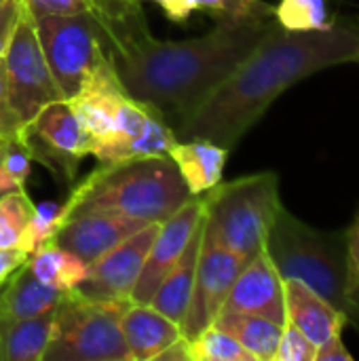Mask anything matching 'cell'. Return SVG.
Returning a JSON list of instances; mask_svg holds the SVG:
<instances>
[{"label":"cell","mask_w":359,"mask_h":361,"mask_svg":"<svg viewBox=\"0 0 359 361\" xmlns=\"http://www.w3.org/2000/svg\"><path fill=\"white\" fill-rule=\"evenodd\" d=\"M353 61H359V17H336L328 30L311 32L275 23L256 49L176 123V137H201L233 150L290 87L315 72Z\"/></svg>","instance_id":"1"},{"label":"cell","mask_w":359,"mask_h":361,"mask_svg":"<svg viewBox=\"0 0 359 361\" xmlns=\"http://www.w3.org/2000/svg\"><path fill=\"white\" fill-rule=\"evenodd\" d=\"M273 17L218 23L190 40H157L150 30L112 51L125 89L176 123L188 116L267 36Z\"/></svg>","instance_id":"2"},{"label":"cell","mask_w":359,"mask_h":361,"mask_svg":"<svg viewBox=\"0 0 359 361\" xmlns=\"http://www.w3.org/2000/svg\"><path fill=\"white\" fill-rule=\"evenodd\" d=\"M190 199L167 154L97 165L61 205V222L80 212H114L161 224Z\"/></svg>","instance_id":"3"},{"label":"cell","mask_w":359,"mask_h":361,"mask_svg":"<svg viewBox=\"0 0 359 361\" xmlns=\"http://www.w3.org/2000/svg\"><path fill=\"white\" fill-rule=\"evenodd\" d=\"M264 252L281 279H298L345 311L349 292L347 231L315 228L281 205L269 228Z\"/></svg>","instance_id":"4"},{"label":"cell","mask_w":359,"mask_h":361,"mask_svg":"<svg viewBox=\"0 0 359 361\" xmlns=\"http://www.w3.org/2000/svg\"><path fill=\"white\" fill-rule=\"evenodd\" d=\"M203 199L207 222L245 262L262 252L269 228L284 205L275 171L220 182Z\"/></svg>","instance_id":"5"},{"label":"cell","mask_w":359,"mask_h":361,"mask_svg":"<svg viewBox=\"0 0 359 361\" xmlns=\"http://www.w3.org/2000/svg\"><path fill=\"white\" fill-rule=\"evenodd\" d=\"M131 305L123 300H89L66 292L55 309L51 341L42 361H129L121 319Z\"/></svg>","instance_id":"6"},{"label":"cell","mask_w":359,"mask_h":361,"mask_svg":"<svg viewBox=\"0 0 359 361\" xmlns=\"http://www.w3.org/2000/svg\"><path fill=\"white\" fill-rule=\"evenodd\" d=\"M36 34L63 99H72L97 59L110 49L91 13L47 15L36 19Z\"/></svg>","instance_id":"7"},{"label":"cell","mask_w":359,"mask_h":361,"mask_svg":"<svg viewBox=\"0 0 359 361\" xmlns=\"http://www.w3.org/2000/svg\"><path fill=\"white\" fill-rule=\"evenodd\" d=\"M2 68L6 76L11 104L23 127L47 104L63 99L53 80L49 63L44 59V53L36 34V21L25 11V6L13 32L11 44L4 53Z\"/></svg>","instance_id":"8"},{"label":"cell","mask_w":359,"mask_h":361,"mask_svg":"<svg viewBox=\"0 0 359 361\" xmlns=\"http://www.w3.org/2000/svg\"><path fill=\"white\" fill-rule=\"evenodd\" d=\"M243 267L245 260L220 239L216 228L205 218V231L195 271L193 298L184 315V322L180 324L182 336L193 338L214 324Z\"/></svg>","instance_id":"9"},{"label":"cell","mask_w":359,"mask_h":361,"mask_svg":"<svg viewBox=\"0 0 359 361\" xmlns=\"http://www.w3.org/2000/svg\"><path fill=\"white\" fill-rule=\"evenodd\" d=\"M19 140L32 154V161L42 163L49 171L66 182H74L78 167L89 157V140L68 99L47 104L21 129Z\"/></svg>","instance_id":"10"},{"label":"cell","mask_w":359,"mask_h":361,"mask_svg":"<svg viewBox=\"0 0 359 361\" xmlns=\"http://www.w3.org/2000/svg\"><path fill=\"white\" fill-rule=\"evenodd\" d=\"M157 222L146 224L118 245H114L110 252H106L102 258H97L85 281L74 288V292L89 300H123L129 298L133 292V286L144 269L146 256L150 252V245L159 233Z\"/></svg>","instance_id":"11"},{"label":"cell","mask_w":359,"mask_h":361,"mask_svg":"<svg viewBox=\"0 0 359 361\" xmlns=\"http://www.w3.org/2000/svg\"><path fill=\"white\" fill-rule=\"evenodd\" d=\"M203 218H205V199L203 195H199V197H193L188 203H184L165 222H161L159 233L146 256L144 269L129 296L131 302H140V305L150 302L159 283L174 269V264L182 258L190 237L195 235Z\"/></svg>","instance_id":"12"},{"label":"cell","mask_w":359,"mask_h":361,"mask_svg":"<svg viewBox=\"0 0 359 361\" xmlns=\"http://www.w3.org/2000/svg\"><path fill=\"white\" fill-rule=\"evenodd\" d=\"M146 224L148 222L114 212H80L66 218L51 241L93 264L97 258Z\"/></svg>","instance_id":"13"},{"label":"cell","mask_w":359,"mask_h":361,"mask_svg":"<svg viewBox=\"0 0 359 361\" xmlns=\"http://www.w3.org/2000/svg\"><path fill=\"white\" fill-rule=\"evenodd\" d=\"M222 311L252 313L267 317L279 326L286 324L284 279L273 267L264 247L252 260L245 262L226 296Z\"/></svg>","instance_id":"14"},{"label":"cell","mask_w":359,"mask_h":361,"mask_svg":"<svg viewBox=\"0 0 359 361\" xmlns=\"http://www.w3.org/2000/svg\"><path fill=\"white\" fill-rule=\"evenodd\" d=\"M286 322L296 326L315 347L341 336L347 328L345 313L298 279H284Z\"/></svg>","instance_id":"15"},{"label":"cell","mask_w":359,"mask_h":361,"mask_svg":"<svg viewBox=\"0 0 359 361\" xmlns=\"http://www.w3.org/2000/svg\"><path fill=\"white\" fill-rule=\"evenodd\" d=\"M129 361H154L182 338V328L150 305L131 302L121 319Z\"/></svg>","instance_id":"16"},{"label":"cell","mask_w":359,"mask_h":361,"mask_svg":"<svg viewBox=\"0 0 359 361\" xmlns=\"http://www.w3.org/2000/svg\"><path fill=\"white\" fill-rule=\"evenodd\" d=\"M229 152L231 150L209 140L188 137V140H176L169 146L167 157L174 161L188 192L193 197H199L222 182Z\"/></svg>","instance_id":"17"},{"label":"cell","mask_w":359,"mask_h":361,"mask_svg":"<svg viewBox=\"0 0 359 361\" xmlns=\"http://www.w3.org/2000/svg\"><path fill=\"white\" fill-rule=\"evenodd\" d=\"M61 296V292L42 283L25 262L0 283V322L42 315L55 309Z\"/></svg>","instance_id":"18"},{"label":"cell","mask_w":359,"mask_h":361,"mask_svg":"<svg viewBox=\"0 0 359 361\" xmlns=\"http://www.w3.org/2000/svg\"><path fill=\"white\" fill-rule=\"evenodd\" d=\"M205 231V218L190 237L182 258L174 264V269L165 275V279L159 283L154 296L150 298V307L163 313L165 317L174 319L176 324L184 322V315L188 311L193 288H195V271H197V258L201 250V239Z\"/></svg>","instance_id":"19"},{"label":"cell","mask_w":359,"mask_h":361,"mask_svg":"<svg viewBox=\"0 0 359 361\" xmlns=\"http://www.w3.org/2000/svg\"><path fill=\"white\" fill-rule=\"evenodd\" d=\"M55 309L36 317L0 322V361L44 360L53 332Z\"/></svg>","instance_id":"20"},{"label":"cell","mask_w":359,"mask_h":361,"mask_svg":"<svg viewBox=\"0 0 359 361\" xmlns=\"http://www.w3.org/2000/svg\"><path fill=\"white\" fill-rule=\"evenodd\" d=\"M214 326L231 334L256 361L275 360L284 326L267 317L239 311H220Z\"/></svg>","instance_id":"21"},{"label":"cell","mask_w":359,"mask_h":361,"mask_svg":"<svg viewBox=\"0 0 359 361\" xmlns=\"http://www.w3.org/2000/svg\"><path fill=\"white\" fill-rule=\"evenodd\" d=\"M152 2H157L163 8V13L176 23L186 21L193 13H205L214 17L218 23L275 15L273 4L264 0H152Z\"/></svg>","instance_id":"22"},{"label":"cell","mask_w":359,"mask_h":361,"mask_svg":"<svg viewBox=\"0 0 359 361\" xmlns=\"http://www.w3.org/2000/svg\"><path fill=\"white\" fill-rule=\"evenodd\" d=\"M28 264L32 273L47 286L55 288L57 292L66 294L74 288H78L85 277L89 275L91 264L78 258L76 254L59 247L53 241H47L36 252L30 254Z\"/></svg>","instance_id":"23"},{"label":"cell","mask_w":359,"mask_h":361,"mask_svg":"<svg viewBox=\"0 0 359 361\" xmlns=\"http://www.w3.org/2000/svg\"><path fill=\"white\" fill-rule=\"evenodd\" d=\"M142 2L144 0H91V15L102 25L110 51L148 30Z\"/></svg>","instance_id":"24"},{"label":"cell","mask_w":359,"mask_h":361,"mask_svg":"<svg viewBox=\"0 0 359 361\" xmlns=\"http://www.w3.org/2000/svg\"><path fill=\"white\" fill-rule=\"evenodd\" d=\"M32 212L34 203L25 188L0 197V247H19L25 252Z\"/></svg>","instance_id":"25"},{"label":"cell","mask_w":359,"mask_h":361,"mask_svg":"<svg viewBox=\"0 0 359 361\" xmlns=\"http://www.w3.org/2000/svg\"><path fill=\"white\" fill-rule=\"evenodd\" d=\"M273 8L277 23L294 32L328 30L336 21L326 0H279Z\"/></svg>","instance_id":"26"},{"label":"cell","mask_w":359,"mask_h":361,"mask_svg":"<svg viewBox=\"0 0 359 361\" xmlns=\"http://www.w3.org/2000/svg\"><path fill=\"white\" fill-rule=\"evenodd\" d=\"M188 361H256L231 334L214 324L188 338Z\"/></svg>","instance_id":"27"},{"label":"cell","mask_w":359,"mask_h":361,"mask_svg":"<svg viewBox=\"0 0 359 361\" xmlns=\"http://www.w3.org/2000/svg\"><path fill=\"white\" fill-rule=\"evenodd\" d=\"M61 224V205L53 201H42L34 205L30 226H28V239H25V252L32 254L47 241H51Z\"/></svg>","instance_id":"28"},{"label":"cell","mask_w":359,"mask_h":361,"mask_svg":"<svg viewBox=\"0 0 359 361\" xmlns=\"http://www.w3.org/2000/svg\"><path fill=\"white\" fill-rule=\"evenodd\" d=\"M317 347L290 322L281 328V338L273 361H315Z\"/></svg>","instance_id":"29"},{"label":"cell","mask_w":359,"mask_h":361,"mask_svg":"<svg viewBox=\"0 0 359 361\" xmlns=\"http://www.w3.org/2000/svg\"><path fill=\"white\" fill-rule=\"evenodd\" d=\"M25 11L36 19L47 15H78L91 13V0H21Z\"/></svg>","instance_id":"30"},{"label":"cell","mask_w":359,"mask_h":361,"mask_svg":"<svg viewBox=\"0 0 359 361\" xmlns=\"http://www.w3.org/2000/svg\"><path fill=\"white\" fill-rule=\"evenodd\" d=\"M21 129H23V125H21V121H19L13 104H11L4 68L0 66V142L19 137L21 135Z\"/></svg>","instance_id":"31"},{"label":"cell","mask_w":359,"mask_h":361,"mask_svg":"<svg viewBox=\"0 0 359 361\" xmlns=\"http://www.w3.org/2000/svg\"><path fill=\"white\" fill-rule=\"evenodd\" d=\"M21 13H23L21 0H0V66H2L4 53L11 44V38L19 23Z\"/></svg>","instance_id":"32"},{"label":"cell","mask_w":359,"mask_h":361,"mask_svg":"<svg viewBox=\"0 0 359 361\" xmlns=\"http://www.w3.org/2000/svg\"><path fill=\"white\" fill-rule=\"evenodd\" d=\"M347 231V254H349V286L359 279V212Z\"/></svg>","instance_id":"33"},{"label":"cell","mask_w":359,"mask_h":361,"mask_svg":"<svg viewBox=\"0 0 359 361\" xmlns=\"http://www.w3.org/2000/svg\"><path fill=\"white\" fill-rule=\"evenodd\" d=\"M28 258H30V254L19 247H0V283L13 271H17L21 264H25Z\"/></svg>","instance_id":"34"},{"label":"cell","mask_w":359,"mask_h":361,"mask_svg":"<svg viewBox=\"0 0 359 361\" xmlns=\"http://www.w3.org/2000/svg\"><path fill=\"white\" fill-rule=\"evenodd\" d=\"M315 361H353V355L343 345V338L341 336H334L328 343H324V345L317 347Z\"/></svg>","instance_id":"35"},{"label":"cell","mask_w":359,"mask_h":361,"mask_svg":"<svg viewBox=\"0 0 359 361\" xmlns=\"http://www.w3.org/2000/svg\"><path fill=\"white\" fill-rule=\"evenodd\" d=\"M345 322L347 326H351L353 330L359 332V279L349 286L347 292V302H345Z\"/></svg>","instance_id":"36"},{"label":"cell","mask_w":359,"mask_h":361,"mask_svg":"<svg viewBox=\"0 0 359 361\" xmlns=\"http://www.w3.org/2000/svg\"><path fill=\"white\" fill-rule=\"evenodd\" d=\"M0 197H2V192H0Z\"/></svg>","instance_id":"37"}]
</instances>
